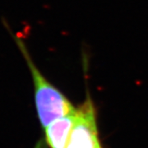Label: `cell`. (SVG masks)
Wrapping results in <instances>:
<instances>
[{"mask_svg": "<svg viewBox=\"0 0 148 148\" xmlns=\"http://www.w3.org/2000/svg\"><path fill=\"white\" fill-rule=\"evenodd\" d=\"M3 25L16 44L31 73L34 86L36 110L41 127L44 129L54 120L73 112L75 107L71 101L38 69L21 35L18 32H13L5 18H3Z\"/></svg>", "mask_w": 148, "mask_h": 148, "instance_id": "obj_1", "label": "cell"}, {"mask_svg": "<svg viewBox=\"0 0 148 148\" xmlns=\"http://www.w3.org/2000/svg\"><path fill=\"white\" fill-rule=\"evenodd\" d=\"M67 148H103L97 126V115L90 95L75 110V123Z\"/></svg>", "mask_w": 148, "mask_h": 148, "instance_id": "obj_2", "label": "cell"}, {"mask_svg": "<svg viewBox=\"0 0 148 148\" xmlns=\"http://www.w3.org/2000/svg\"><path fill=\"white\" fill-rule=\"evenodd\" d=\"M74 123L75 110L54 120L44 128V140L49 148H67Z\"/></svg>", "mask_w": 148, "mask_h": 148, "instance_id": "obj_3", "label": "cell"}]
</instances>
